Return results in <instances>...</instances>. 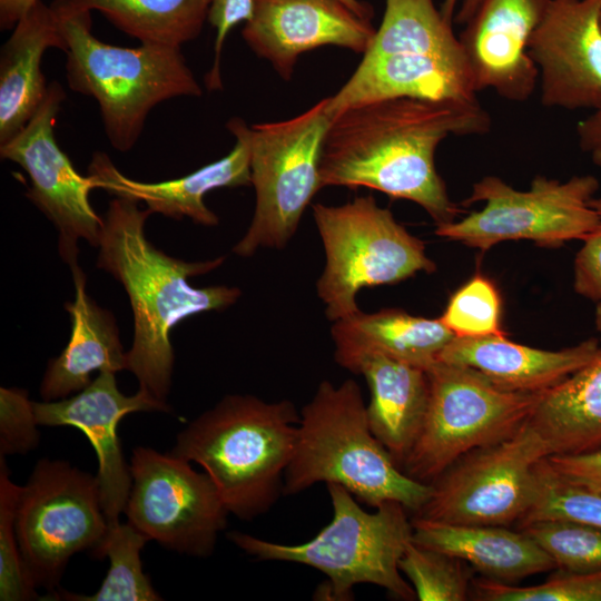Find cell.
<instances>
[{
	"mask_svg": "<svg viewBox=\"0 0 601 601\" xmlns=\"http://www.w3.org/2000/svg\"><path fill=\"white\" fill-rule=\"evenodd\" d=\"M501 296L494 283L476 274L449 299L439 317L455 337L505 335L501 325Z\"/></svg>",
	"mask_w": 601,
	"mask_h": 601,
	"instance_id": "cell-32",
	"label": "cell"
},
{
	"mask_svg": "<svg viewBox=\"0 0 601 601\" xmlns=\"http://www.w3.org/2000/svg\"><path fill=\"white\" fill-rule=\"evenodd\" d=\"M129 469L128 522L171 551L209 556L229 514L209 475L146 446L135 447Z\"/></svg>",
	"mask_w": 601,
	"mask_h": 601,
	"instance_id": "cell-14",
	"label": "cell"
},
{
	"mask_svg": "<svg viewBox=\"0 0 601 601\" xmlns=\"http://www.w3.org/2000/svg\"><path fill=\"white\" fill-rule=\"evenodd\" d=\"M376 29L338 0H253L243 38L280 78L289 80L298 56L322 46L365 53Z\"/></svg>",
	"mask_w": 601,
	"mask_h": 601,
	"instance_id": "cell-18",
	"label": "cell"
},
{
	"mask_svg": "<svg viewBox=\"0 0 601 601\" xmlns=\"http://www.w3.org/2000/svg\"><path fill=\"white\" fill-rule=\"evenodd\" d=\"M321 482L339 484L373 508L397 502L416 513L432 494V484L405 474L375 437L361 388L353 380L338 386L321 382L299 414L284 495Z\"/></svg>",
	"mask_w": 601,
	"mask_h": 601,
	"instance_id": "cell-4",
	"label": "cell"
},
{
	"mask_svg": "<svg viewBox=\"0 0 601 601\" xmlns=\"http://www.w3.org/2000/svg\"><path fill=\"white\" fill-rule=\"evenodd\" d=\"M38 425L73 426L90 441L98 457L101 506L109 528L119 523L131 490V474L121 451L117 426L134 412H169L170 406L138 388L122 394L116 373L105 370L72 396L56 401H33Z\"/></svg>",
	"mask_w": 601,
	"mask_h": 601,
	"instance_id": "cell-17",
	"label": "cell"
},
{
	"mask_svg": "<svg viewBox=\"0 0 601 601\" xmlns=\"http://www.w3.org/2000/svg\"><path fill=\"white\" fill-rule=\"evenodd\" d=\"M574 289L594 304V322L601 346V224L583 239L577 253Z\"/></svg>",
	"mask_w": 601,
	"mask_h": 601,
	"instance_id": "cell-37",
	"label": "cell"
},
{
	"mask_svg": "<svg viewBox=\"0 0 601 601\" xmlns=\"http://www.w3.org/2000/svg\"><path fill=\"white\" fill-rule=\"evenodd\" d=\"M66 99L62 86L52 81L38 110L11 139L0 144V156L19 165L29 176L28 199L58 233V252L71 267L78 263L80 239L98 247L104 225L89 201L97 188L91 176L80 175L55 138V125Z\"/></svg>",
	"mask_w": 601,
	"mask_h": 601,
	"instance_id": "cell-15",
	"label": "cell"
},
{
	"mask_svg": "<svg viewBox=\"0 0 601 601\" xmlns=\"http://www.w3.org/2000/svg\"><path fill=\"white\" fill-rule=\"evenodd\" d=\"M549 0H482L460 33L476 92L526 101L539 82L529 43Z\"/></svg>",
	"mask_w": 601,
	"mask_h": 601,
	"instance_id": "cell-19",
	"label": "cell"
},
{
	"mask_svg": "<svg viewBox=\"0 0 601 601\" xmlns=\"http://www.w3.org/2000/svg\"><path fill=\"white\" fill-rule=\"evenodd\" d=\"M476 93L460 39L433 0H386L361 63L328 97V112L403 97L473 102Z\"/></svg>",
	"mask_w": 601,
	"mask_h": 601,
	"instance_id": "cell-6",
	"label": "cell"
},
{
	"mask_svg": "<svg viewBox=\"0 0 601 601\" xmlns=\"http://www.w3.org/2000/svg\"><path fill=\"white\" fill-rule=\"evenodd\" d=\"M332 521L313 539L299 544L267 541L239 531L228 539L257 561H284L312 566L327 579L326 597L347 600L353 588L370 583L401 600H414L415 591L398 566L413 542V523L406 509L385 502L367 512L356 497L339 484H326Z\"/></svg>",
	"mask_w": 601,
	"mask_h": 601,
	"instance_id": "cell-7",
	"label": "cell"
},
{
	"mask_svg": "<svg viewBox=\"0 0 601 601\" xmlns=\"http://www.w3.org/2000/svg\"><path fill=\"white\" fill-rule=\"evenodd\" d=\"M601 0H549L529 53L549 108L601 107Z\"/></svg>",
	"mask_w": 601,
	"mask_h": 601,
	"instance_id": "cell-16",
	"label": "cell"
},
{
	"mask_svg": "<svg viewBox=\"0 0 601 601\" xmlns=\"http://www.w3.org/2000/svg\"><path fill=\"white\" fill-rule=\"evenodd\" d=\"M600 351V342L594 338L545 351L512 342L505 335L454 337L439 361L474 368L503 390L542 393L590 363Z\"/></svg>",
	"mask_w": 601,
	"mask_h": 601,
	"instance_id": "cell-21",
	"label": "cell"
},
{
	"mask_svg": "<svg viewBox=\"0 0 601 601\" xmlns=\"http://www.w3.org/2000/svg\"><path fill=\"white\" fill-rule=\"evenodd\" d=\"M226 127L236 140L233 149L223 158L180 178L158 183L135 180L120 173L109 156L100 151L92 155L88 175L97 188L115 197L142 201L152 214L176 220L188 217L196 224L215 226L219 218L206 206L205 195L217 188L252 184L248 126L235 117Z\"/></svg>",
	"mask_w": 601,
	"mask_h": 601,
	"instance_id": "cell-20",
	"label": "cell"
},
{
	"mask_svg": "<svg viewBox=\"0 0 601 601\" xmlns=\"http://www.w3.org/2000/svg\"><path fill=\"white\" fill-rule=\"evenodd\" d=\"M600 26H601V17H600Z\"/></svg>",
	"mask_w": 601,
	"mask_h": 601,
	"instance_id": "cell-45",
	"label": "cell"
},
{
	"mask_svg": "<svg viewBox=\"0 0 601 601\" xmlns=\"http://www.w3.org/2000/svg\"><path fill=\"white\" fill-rule=\"evenodd\" d=\"M150 541L131 523L120 522L109 528L99 558L108 556L109 570L98 591L81 595L57 589L47 600L71 601H159L162 598L154 589L149 577L142 571L140 551Z\"/></svg>",
	"mask_w": 601,
	"mask_h": 601,
	"instance_id": "cell-29",
	"label": "cell"
},
{
	"mask_svg": "<svg viewBox=\"0 0 601 601\" xmlns=\"http://www.w3.org/2000/svg\"><path fill=\"white\" fill-rule=\"evenodd\" d=\"M482 0H443L441 12L446 20L453 23H466L474 14Z\"/></svg>",
	"mask_w": 601,
	"mask_h": 601,
	"instance_id": "cell-41",
	"label": "cell"
},
{
	"mask_svg": "<svg viewBox=\"0 0 601 601\" xmlns=\"http://www.w3.org/2000/svg\"><path fill=\"white\" fill-rule=\"evenodd\" d=\"M51 8L66 41L68 86L96 99L106 136L116 150L128 151L136 145L158 104L201 96L180 48L109 45L92 35L91 11L77 9L68 0H55Z\"/></svg>",
	"mask_w": 601,
	"mask_h": 601,
	"instance_id": "cell-5",
	"label": "cell"
},
{
	"mask_svg": "<svg viewBox=\"0 0 601 601\" xmlns=\"http://www.w3.org/2000/svg\"><path fill=\"white\" fill-rule=\"evenodd\" d=\"M551 455L529 422L511 436L476 449L435 479L417 518L451 524L520 523L531 509L539 467Z\"/></svg>",
	"mask_w": 601,
	"mask_h": 601,
	"instance_id": "cell-13",
	"label": "cell"
},
{
	"mask_svg": "<svg viewBox=\"0 0 601 601\" xmlns=\"http://www.w3.org/2000/svg\"><path fill=\"white\" fill-rule=\"evenodd\" d=\"M346 370L365 377L371 393L366 405L370 427L402 469L427 411V371L382 354L363 355Z\"/></svg>",
	"mask_w": 601,
	"mask_h": 601,
	"instance_id": "cell-23",
	"label": "cell"
},
{
	"mask_svg": "<svg viewBox=\"0 0 601 601\" xmlns=\"http://www.w3.org/2000/svg\"><path fill=\"white\" fill-rule=\"evenodd\" d=\"M334 358L344 368L366 354H382L427 370L455 337L440 318L414 316L400 308L361 309L334 322Z\"/></svg>",
	"mask_w": 601,
	"mask_h": 601,
	"instance_id": "cell-26",
	"label": "cell"
},
{
	"mask_svg": "<svg viewBox=\"0 0 601 601\" xmlns=\"http://www.w3.org/2000/svg\"><path fill=\"white\" fill-rule=\"evenodd\" d=\"M552 471L564 482L601 495V450L548 457Z\"/></svg>",
	"mask_w": 601,
	"mask_h": 601,
	"instance_id": "cell-39",
	"label": "cell"
},
{
	"mask_svg": "<svg viewBox=\"0 0 601 601\" xmlns=\"http://www.w3.org/2000/svg\"><path fill=\"white\" fill-rule=\"evenodd\" d=\"M38 0H0V27L1 30L13 29L21 17Z\"/></svg>",
	"mask_w": 601,
	"mask_h": 601,
	"instance_id": "cell-42",
	"label": "cell"
},
{
	"mask_svg": "<svg viewBox=\"0 0 601 601\" xmlns=\"http://www.w3.org/2000/svg\"><path fill=\"white\" fill-rule=\"evenodd\" d=\"M33 401L21 388H0V455L27 454L39 444Z\"/></svg>",
	"mask_w": 601,
	"mask_h": 601,
	"instance_id": "cell-36",
	"label": "cell"
},
{
	"mask_svg": "<svg viewBox=\"0 0 601 601\" xmlns=\"http://www.w3.org/2000/svg\"><path fill=\"white\" fill-rule=\"evenodd\" d=\"M591 158L594 165L601 170V146L591 151ZM590 206L601 216V197L592 198Z\"/></svg>",
	"mask_w": 601,
	"mask_h": 601,
	"instance_id": "cell-44",
	"label": "cell"
},
{
	"mask_svg": "<svg viewBox=\"0 0 601 601\" xmlns=\"http://www.w3.org/2000/svg\"><path fill=\"white\" fill-rule=\"evenodd\" d=\"M344 6H346L348 9H351L355 14L358 17L365 19V20H372L374 16L373 8L370 3L363 2L361 0H338Z\"/></svg>",
	"mask_w": 601,
	"mask_h": 601,
	"instance_id": "cell-43",
	"label": "cell"
},
{
	"mask_svg": "<svg viewBox=\"0 0 601 601\" xmlns=\"http://www.w3.org/2000/svg\"><path fill=\"white\" fill-rule=\"evenodd\" d=\"M546 519H565L601 528V495L562 481L548 457L539 467L536 493L531 509L519 525Z\"/></svg>",
	"mask_w": 601,
	"mask_h": 601,
	"instance_id": "cell-34",
	"label": "cell"
},
{
	"mask_svg": "<svg viewBox=\"0 0 601 601\" xmlns=\"http://www.w3.org/2000/svg\"><path fill=\"white\" fill-rule=\"evenodd\" d=\"M491 118L480 101L390 98L334 116L325 134L321 187H367L420 205L436 225L460 207L436 170L435 152L449 136L483 135Z\"/></svg>",
	"mask_w": 601,
	"mask_h": 601,
	"instance_id": "cell-1",
	"label": "cell"
},
{
	"mask_svg": "<svg viewBox=\"0 0 601 601\" xmlns=\"http://www.w3.org/2000/svg\"><path fill=\"white\" fill-rule=\"evenodd\" d=\"M554 454L601 450V351L587 365L542 392L529 417Z\"/></svg>",
	"mask_w": 601,
	"mask_h": 601,
	"instance_id": "cell-27",
	"label": "cell"
},
{
	"mask_svg": "<svg viewBox=\"0 0 601 601\" xmlns=\"http://www.w3.org/2000/svg\"><path fill=\"white\" fill-rule=\"evenodd\" d=\"M253 12V0H211L208 21L216 29L215 58L205 77L208 89H221L220 57L226 37L242 21H248Z\"/></svg>",
	"mask_w": 601,
	"mask_h": 601,
	"instance_id": "cell-38",
	"label": "cell"
},
{
	"mask_svg": "<svg viewBox=\"0 0 601 601\" xmlns=\"http://www.w3.org/2000/svg\"><path fill=\"white\" fill-rule=\"evenodd\" d=\"M577 135L584 151L591 152L601 146V107L578 122Z\"/></svg>",
	"mask_w": 601,
	"mask_h": 601,
	"instance_id": "cell-40",
	"label": "cell"
},
{
	"mask_svg": "<svg viewBox=\"0 0 601 601\" xmlns=\"http://www.w3.org/2000/svg\"><path fill=\"white\" fill-rule=\"evenodd\" d=\"M412 523L415 543L457 558L492 581L513 584L556 569L554 561L522 530L451 524L417 516Z\"/></svg>",
	"mask_w": 601,
	"mask_h": 601,
	"instance_id": "cell-24",
	"label": "cell"
},
{
	"mask_svg": "<svg viewBox=\"0 0 601 601\" xmlns=\"http://www.w3.org/2000/svg\"><path fill=\"white\" fill-rule=\"evenodd\" d=\"M20 486L10 480L4 456L0 455V600L37 599L28 577L16 533V508Z\"/></svg>",
	"mask_w": 601,
	"mask_h": 601,
	"instance_id": "cell-33",
	"label": "cell"
},
{
	"mask_svg": "<svg viewBox=\"0 0 601 601\" xmlns=\"http://www.w3.org/2000/svg\"><path fill=\"white\" fill-rule=\"evenodd\" d=\"M81 10H97L122 32L144 45L180 48L196 39L208 19L211 0H68Z\"/></svg>",
	"mask_w": 601,
	"mask_h": 601,
	"instance_id": "cell-28",
	"label": "cell"
},
{
	"mask_svg": "<svg viewBox=\"0 0 601 601\" xmlns=\"http://www.w3.org/2000/svg\"><path fill=\"white\" fill-rule=\"evenodd\" d=\"M49 48L66 41L51 6L38 0L17 22L0 53V144L17 135L41 105L47 90L41 71Z\"/></svg>",
	"mask_w": 601,
	"mask_h": 601,
	"instance_id": "cell-25",
	"label": "cell"
},
{
	"mask_svg": "<svg viewBox=\"0 0 601 601\" xmlns=\"http://www.w3.org/2000/svg\"><path fill=\"white\" fill-rule=\"evenodd\" d=\"M331 120L327 97L294 118L247 127L256 203L246 234L233 248L236 255L282 249L294 236L322 188L321 154Z\"/></svg>",
	"mask_w": 601,
	"mask_h": 601,
	"instance_id": "cell-10",
	"label": "cell"
},
{
	"mask_svg": "<svg viewBox=\"0 0 601 601\" xmlns=\"http://www.w3.org/2000/svg\"><path fill=\"white\" fill-rule=\"evenodd\" d=\"M430 398L402 470L431 483L467 453L514 434L541 393L503 390L474 368L437 361L427 370Z\"/></svg>",
	"mask_w": 601,
	"mask_h": 601,
	"instance_id": "cell-9",
	"label": "cell"
},
{
	"mask_svg": "<svg viewBox=\"0 0 601 601\" xmlns=\"http://www.w3.org/2000/svg\"><path fill=\"white\" fill-rule=\"evenodd\" d=\"M70 269L75 299L66 303L65 309L70 315L71 334L60 355L48 363L39 390L42 401L61 400L81 391L95 371L127 370V352L114 315L87 294V277L79 264Z\"/></svg>",
	"mask_w": 601,
	"mask_h": 601,
	"instance_id": "cell-22",
	"label": "cell"
},
{
	"mask_svg": "<svg viewBox=\"0 0 601 601\" xmlns=\"http://www.w3.org/2000/svg\"><path fill=\"white\" fill-rule=\"evenodd\" d=\"M152 213L131 199L109 201L99 239L97 267L125 288L134 314V341L127 370L139 388L166 402L171 386L175 355L170 332L189 316L223 311L237 302V287H194L188 278L219 267L225 257L186 262L155 247L145 225Z\"/></svg>",
	"mask_w": 601,
	"mask_h": 601,
	"instance_id": "cell-2",
	"label": "cell"
},
{
	"mask_svg": "<svg viewBox=\"0 0 601 601\" xmlns=\"http://www.w3.org/2000/svg\"><path fill=\"white\" fill-rule=\"evenodd\" d=\"M420 601H464L471 573L466 563L441 551L410 543L398 563Z\"/></svg>",
	"mask_w": 601,
	"mask_h": 601,
	"instance_id": "cell-31",
	"label": "cell"
},
{
	"mask_svg": "<svg viewBox=\"0 0 601 601\" xmlns=\"http://www.w3.org/2000/svg\"><path fill=\"white\" fill-rule=\"evenodd\" d=\"M599 189L592 175L573 176L565 181L535 176L528 190H519L497 176L476 181L463 201L484 206L461 220L436 225L437 236L487 250L505 240H531L542 247H558L583 240L601 224L590 206Z\"/></svg>",
	"mask_w": 601,
	"mask_h": 601,
	"instance_id": "cell-12",
	"label": "cell"
},
{
	"mask_svg": "<svg viewBox=\"0 0 601 601\" xmlns=\"http://www.w3.org/2000/svg\"><path fill=\"white\" fill-rule=\"evenodd\" d=\"M108 531L98 476L67 461H38L16 508L19 549L36 588L56 591L78 552L99 558Z\"/></svg>",
	"mask_w": 601,
	"mask_h": 601,
	"instance_id": "cell-11",
	"label": "cell"
},
{
	"mask_svg": "<svg viewBox=\"0 0 601 601\" xmlns=\"http://www.w3.org/2000/svg\"><path fill=\"white\" fill-rule=\"evenodd\" d=\"M313 216L325 252L316 290L332 322L359 311L356 295L362 288L396 284L436 269L425 244L371 195L341 206L315 204Z\"/></svg>",
	"mask_w": 601,
	"mask_h": 601,
	"instance_id": "cell-8",
	"label": "cell"
},
{
	"mask_svg": "<svg viewBox=\"0 0 601 601\" xmlns=\"http://www.w3.org/2000/svg\"><path fill=\"white\" fill-rule=\"evenodd\" d=\"M525 532L564 572L601 569V528L565 519L536 520L522 525Z\"/></svg>",
	"mask_w": 601,
	"mask_h": 601,
	"instance_id": "cell-30",
	"label": "cell"
},
{
	"mask_svg": "<svg viewBox=\"0 0 601 601\" xmlns=\"http://www.w3.org/2000/svg\"><path fill=\"white\" fill-rule=\"evenodd\" d=\"M298 423L288 400L226 395L177 435L170 453L204 469L229 514L253 520L284 495Z\"/></svg>",
	"mask_w": 601,
	"mask_h": 601,
	"instance_id": "cell-3",
	"label": "cell"
},
{
	"mask_svg": "<svg viewBox=\"0 0 601 601\" xmlns=\"http://www.w3.org/2000/svg\"><path fill=\"white\" fill-rule=\"evenodd\" d=\"M483 601H601V569L571 573L561 571L548 581L514 587L489 579L474 584Z\"/></svg>",
	"mask_w": 601,
	"mask_h": 601,
	"instance_id": "cell-35",
	"label": "cell"
}]
</instances>
